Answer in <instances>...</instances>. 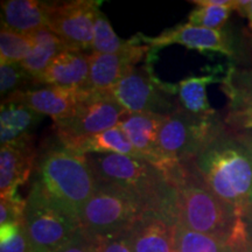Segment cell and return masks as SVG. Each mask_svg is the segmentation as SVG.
Masks as SVG:
<instances>
[{"label":"cell","mask_w":252,"mask_h":252,"mask_svg":"<svg viewBox=\"0 0 252 252\" xmlns=\"http://www.w3.org/2000/svg\"><path fill=\"white\" fill-rule=\"evenodd\" d=\"M190 163L210 191L242 219L252 212V151L226 126Z\"/></svg>","instance_id":"obj_1"},{"label":"cell","mask_w":252,"mask_h":252,"mask_svg":"<svg viewBox=\"0 0 252 252\" xmlns=\"http://www.w3.org/2000/svg\"><path fill=\"white\" fill-rule=\"evenodd\" d=\"M32 185L80 226V217L96 187V178L86 156L59 143L39 154Z\"/></svg>","instance_id":"obj_2"},{"label":"cell","mask_w":252,"mask_h":252,"mask_svg":"<svg viewBox=\"0 0 252 252\" xmlns=\"http://www.w3.org/2000/svg\"><path fill=\"white\" fill-rule=\"evenodd\" d=\"M96 180L118 186L143 201L146 210L178 222V189L161 169L141 158L119 154H88Z\"/></svg>","instance_id":"obj_3"},{"label":"cell","mask_w":252,"mask_h":252,"mask_svg":"<svg viewBox=\"0 0 252 252\" xmlns=\"http://www.w3.org/2000/svg\"><path fill=\"white\" fill-rule=\"evenodd\" d=\"M174 186L178 189V224L230 243L243 220L210 191L190 162L185 163V171Z\"/></svg>","instance_id":"obj_4"},{"label":"cell","mask_w":252,"mask_h":252,"mask_svg":"<svg viewBox=\"0 0 252 252\" xmlns=\"http://www.w3.org/2000/svg\"><path fill=\"white\" fill-rule=\"evenodd\" d=\"M145 210L143 201L130 191L96 180L80 217V229L96 242L122 237Z\"/></svg>","instance_id":"obj_5"},{"label":"cell","mask_w":252,"mask_h":252,"mask_svg":"<svg viewBox=\"0 0 252 252\" xmlns=\"http://www.w3.org/2000/svg\"><path fill=\"white\" fill-rule=\"evenodd\" d=\"M225 126L224 118L219 113L198 117L179 109L166 116L158 134V145L169 162L188 163Z\"/></svg>","instance_id":"obj_6"},{"label":"cell","mask_w":252,"mask_h":252,"mask_svg":"<svg viewBox=\"0 0 252 252\" xmlns=\"http://www.w3.org/2000/svg\"><path fill=\"white\" fill-rule=\"evenodd\" d=\"M126 113L111 91H90L68 117L54 122V130L60 143L69 147L84 138L116 127Z\"/></svg>","instance_id":"obj_7"},{"label":"cell","mask_w":252,"mask_h":252,"mask_svg":"<svg viewBox=\"0 0 252 252\" xmlns=\"http://www.w3.org/2000/svg\"><path fill=\"white\" fill-rule=\"evenodd\" d=\"M110 91L127 113L168 116L180 109L172 98L175 88L156 78L149 64L135 65Z\"/></svg>","instance_id":"obj_8"},{"label":"cell","mask_w":252,"mask_h":252,"mask_svg":"<svg viewBox=\"0 0 252 252\" xmlns=\"http://www.w3.org/2000/svg\"><path fill=\"white\" fill-rule=\"evenodd\" d=\"M24 224L33 248L54 252L80 228L75 220L53 206L34 185L26 198Z\"/></svg>","instance_id":"obj_9"},{"label":"cell","mask_w":252,"mask_h":252,"mask_svg":"<svg viewBox=\"0 0 252 252\" xmlns=\"http://www.w3.org/2000/svg\"><path fill=\"white\" fill-rule=\"evenodd\" d=\"M100 1L75 0L54 5L48 30L62 40L68 49L91 50L94 15Z\"/></svg>","instance_id":"obj_10"},{"label":"cell","mask_w":252,"mask_h":252,"mask_svg":"<svg viewBox=\"0 0 252 252\" xmlns=\"http://www.w3.org/2000/svg\"><path fill=\"white\" fill-rule=\"evenodd\" d=\"M139 35L141 41L150 46L152 50L171 45H180L201 53H219L230 59H235L237 55L234 37L224 28L209 30L187 23L165 30L154 37L145 36L143 34Z\"/></svg>","instance_id":"obj_11"},{"label":"cell","mask_w":252,"mask_h":252,"mask_svg":"<svg viewBox=\"0 0 252 252\" xmlns=\"http://www.w3.org/2000/svg\"><path fill=\"white\" fill-rule=\"evenodd\" d=\"M165 118L156 113H126L118 126L140 157L161 169L171 180L182 163L169 162L159 149L158 134Z\"/></svg>","instance_id":"obj_12"},{"label":"cell","mask_w":252,"mask_h":252,"mask_svg":"<svg viewBox=\"0 0 252 252\" xmlns=\"http://www.w3.org/2000/svg\"><path fill=\"white\" fill-rule=\"evenodd\" d=\"M178 222L162 214L145 210L124 235L133 252H175Z\"/></svg>","instance_id":"obj_13"},{"label":"cell","mask_w":252,"mask_h":252,"mask_svg":"<svg viewBox=\"0 0 252 252\" xmlns=\"http://www.w3.org/2000/svg\"><path fill=\"white\" fill-rule=\"evenodd\" d=\"M143 41L131 48L116 54H90V72L87 91L98 93L110 91L123 77L137 65L150 52L151 47L143 45Z\"/></svg>","instance_id":"obj_14"},{"label":"cell","mask_w":252,"mask_h":252,"mask_svg":"<svg viewBox=\"0 0 252 252\" xmlns=\"http://www.w3.org/2000/svg\"><path fill=\"white\" fill-rule=\"evenodd\" d=\"M90 91L45 86L39 89H25L11 94L2 100L25 104L42 116L58 122L68 117Z\"/></svg>","instance_id":"obj_15"},{"label":"cell","mask_w":252,"mask_h":252,"mask_svg":"<svg viewBox=\"0 0 252 252\" xmlns=\"http://www.w3.org/2000/svg\"><path fill=\"white\" fill-rule=\"evenodd\" d=\"M220 83L229 102L224 118L226 127L239 130L252 126V68L231 65Z\"/></svg>","instance_id":"obj_16"},{"label":"cell","mask_w":252,"mask_h":252,"mask_svg":"<svg viewBox=\"0 0 252 252\" xmlns=\"http://www.w3.org/2000/svg\"><path fill=\"white\" fill-rule=\"evenodd\" d=\"M90 72V54L67 49L49 64L35 83L41 86L87 90Z\"/></svg>","instance_id":"obj_17"},{"label":"cell","mask_w":252,"mask_h":252,"mask_svg":"<svg viewBox=\"0 0 252 252\" xmlns=\"http://www.w3.org/2000/svg\"><path fill=\"white\" fill-rule=\"evenodd\" d=\"M34 143L9 145L0 149V196L17 194L34 172L36 162Z\"/></svg>","instance_id":"obj_18"},{"label":"cell","mask_w":252,"mask_h":252,"mask_svg":"<svg viewBox=\"0 0 252 252\" xmlns=\"http://www.w3.org/2000/svg\"><path fill=\"white\" fill-rule=\"evenodd\" d=\"M54 5L39 0L1 1V26L17 33L31 35L43 28H48Z\"/></svg>","instance_id":"obj_19"},{"label":"cell","mask_w":252,"mask_h":252,"mask_svg":"<svg viewBox=\"0 0 252 252\" xmlns=\"http://www.w3.org/2000/svg\"><path fill=\"white\" fill-rule=\"evenodd\" d=\"M43 119L25 104L1 100L0 144L2 146L34 143V131Z\"/></svg>","instance_id":"obj_20"},{"label":"cell","mask_w":252,"mask_h":252,"mask_svg":"<svg viewBox=\"0 0 252 252\" xmlns=\"http://www.w3.org/2000/svg\"><path fill=\"white\" fill-rule=\"evenodd\" d=\"M215 82H222L215 74L189 76L175 86V94H178L179 108L190 115L198 117H209L216 115L207 97V87Z\"/></svg>","instance_id":"obj_21"},{"label":"cell","mask_w":252,"mask_h":252,"mask_svg":"<svg viewBox=\"0 0 252 252\" xmlns=\"http://www.w3.org/2000/svg\"><path fill=\"white\" fill-rule=\"evenodd\" d=\"M68 149L75 151L82 156H88V154H119V156L141 158L119 126L76 141Z\"/></svg>","instance_id":"obj_22"},{"label":"cell","mask_w":252,"mask_h":252,"mask_svg":"<svg viewBox=\"0 0 252 252\" xmlns=\"http://www.w3.org/2000/svg\"><path fill=\"white\" fill-rule=\"evenodd\" d=\"M31 35L34 40V47L28 58L21 63V65L27 74L35 81L49 67L50 63L61 53L68 49V47L48 28H43Z\"/></svg>","instance_id":"obj_23"},{"label":"cell","mask_w":252,"mask_h":252,"mask_svg":"<svg viewBox=\"0 0 252 252\" xmlns=\"http://www.w3.org/2000/svg\"><path fill=\"white\" fill-rule=\"evenodd\" d=\"M140 35H135L128 40H123L115 33L109 19L98 8L94 15V41L91 53L98 54H116L121 53L140 42Z\"/></svg>","instance_id":"obj_24"},{"label":"cell","mask_w":252,"mask_h":252,"mask_svg":"<svg viewBox=\"0 0 252 252\" xmlns=\"http://www.w3.org/2000/svg\"><path fill=\"white\" fill-rule=\"evenodd\" d=\"M175 252H235V247L223 239L191 231L178 224Z\"/></svg>","instance_id":"obj_25"},{"label":"cell","mask_w":252,"mask_h":252,"mask_svg":"<svg viewBox=\"0 0 252 252\" xmlns=\"http://www.w3.org/2000/svg\"><path fill=\"white\" fill-rule=\"evenodd\" d=\"M34 47L32 35L2 27L0 31V63H23Z\"/></svg>","instance_id":"obj_26"},{"label":"cell","mask_w":252,"mask_h":252,"mask_svg":"<svg viewBox=\"0 0 252 252\" xmlns=\"http://www.w3.org/2000/svg\"><path fill=\"white\" fill-rule=\"evenodd\" d=\"M196 5L188 15V23L194 26L209 28V30H223L225 23L235 11V5H207L201 0H193Z\"/></svg>","instance_id":"obj_27"},{"label":"cell","mask_w":252,"mask_h":252,"mask_svg":"<svg viewBox=\"0 0 252 252\" xmlns=\"http://www.w3.org/2000/svg\"><path fill=\"white\" fill-rule=\"evenodd\" d=\"M28 83H34V80L20 63H0V94L2 99L11 94L27 89Z\"/></svg>","instance_id":"obj_28"},{"label":"cell","mask_w":252,"mask_h":252,"mask_svg":"<svg viewBox=\"0 0 252 252\" xmlns=\"http://www.w3.org/2000/svg\"><path fill=\"white\" fill-rule=\"evenodd\" d=\"M26 200L18 194L6 195L0 198V225L5 223L24 222Z\"/></svg>","instance_id":"obj_29"},{"label":"cell","mask_w":252,"mask_h":252,"mask_svg":"<svg viewBox=\"0 0 252 252\" xmlns=\"http://www.w3.org/2000/svg\"><path fill=\"white\" fill-rule=\"evenodd\" d=\"M54 252H98L97 242L90 238L78 228L74 236Z\"/></svg>","instance_id":"obj_30"},{"label":"cell","mask_w":252,"mask_h":252,"mask_svg":"<svg viewBox=\"0 0 252 252\" xmlns=\"http://www.w3.org/2000/svg\"><path fill=\"white\" fill-rule=\"evenodd\" d=\"M32 250H33V244L24 223L13 238L0 243V252H31Z\"/></svg>","instance_id":"obj_31"},{"label":"cell","mask_w":252,"mask_h":252,"mask_svg":"<svg viewBox=\"0 0 252 252\" xmlns=\"http://www.w3.org/2000/svg\"><path fill=\"white\" fill-rule=\"evenodd\" d=\"M98 252H133L125 241L124 236L97 242Z\"/></svg>","instance_id":"obj_32"},{"label":"cell","mask_w":252,"mask_h":252,"mask_svg":"<svg viewBox=\"0 0 252 252\" xmlns=\"http://www.w3.org/2000/svg\"><path fill=\"white\" fill-rule=\"evenodd\" d=\"M231 131L252 151V126H248V127Z\"/></svg>","instance_id":"obj_33"},{"label":"cell","mask_w":252,"mask_h":252,"mask_svg":"<svg viewBox=\"0 0 252 252\" xmlns=\"http://www.w3.org/2000/svg\"><path fill=\"white\" fill-rule=\"evenodd\" d=\"M242 220H243V223H244L245 235H247L248 243L252 245V212L250 214H248V215L243 217Z\"/></svg>","instance_id":"obj_34"},{"label":"cell","mask_w":252,"mask_h":252,"mask_svg":"<svg viewBox=\"0 0 252 252\" xmlns=\"http://www.w3.org/2000/svg\"><path fill=\"white\" fill-rule=\"evenodd\" d=\"M235 247V252H252V245L248 243L247 238L239 239V241L232 243Z\"/></svg>","instance_id":"obj_35"},{"label":"cell","mask_w":252,"mask_h":252,"mask_svg":"<svg viewBox=\"0 0 252 252\" xmlns=\"http://www.w3.org/2000/svg\"><path fill=\"white\" fill-rule=\"evenodd\" d=\"M244 17L247 18L249 21V34L252 35V0L249 1V5L247 7V11H245Z\"/></svg>","instance_id":"obj_36"},{"label":"cell","mask_w":252,"mask_h":252,"mask_svg":"<svg viewBox=\"0 0 252 252\" xmlns=\"http://www.w3.org/2000/svg\"><path fill=\"white\" fill-rule=\"evenodd\" d=\"M247 42H248L249 52H250V54L252 55V35H250V34H248V36H247Z\"/></svg>","instance_id":"obj_37"},{"label":"cell","mask_w":252,"mask_h":252,"mask_svg":"<svg viewBox=\"0 0 252 252\" xmlns=\"http://www.w3.org/2000/svg\"><path fill=\"white\" fill-rule=\"evenodd\" d=\"M31 252H48V251H46V250H40V249L33 248V250H32Z\"/></svg>","instance_id":"obj_38"}]
</instances>
